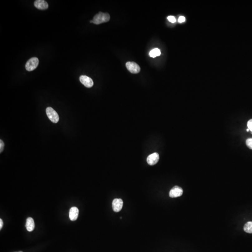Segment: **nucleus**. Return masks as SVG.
<instances>
[{
  "label": "nucleus",
  "instance_id": "17",
  "mask_svg": "<svg viewBox=\"0 0 252 252\" xmlns=\"http://www.w3.org/2000/svg\"><path fill=\"white\" fill-rule=\"evenodd\" d=\"M247 126H248V128L252 132V119L249 121Z\"/></svg>",
  "mask_w": 252,
  "mask_h": 252
},
{
  "label": "nucleus",
  "instance_id": "21",
  "mask_svg": "<svg viewBox=\"0 0 252 252\" xmlns=\"http://www.w3.org/2000/svg\"><path fill=\"white\" fill-rule=\"evenodd\" d=\"M22 252V251H20V252Z\"/></svg>",
  "mask_w": 252,
  "mask_h": 252
},
{
  "label": "nucleus",
  "instance_id": "4",
  "mask_svg": "<svg viewBox=\"0 0 252 252\" xmlns=\"http://www.w3.org/2000/svg\"><path fill=\"white\" fill-rule=\"evenodd\" d=\"M183 193V190L182 188L178 186H175L170 190L169 196L171 198H177L182 196Z\"/></svg>",
  "mask_w": 252,
  "mask_h": 252
},
{
  "label": "nucleus",
  "instance_id": "1",
  "mask_svg": "<svg viewBox=\"0 0 252 252\" xmlns=\"http://www.w3.org/2000/svg\"><path fill=\"white\" fill-rule=\"evenodd\" d=\"M110 17L108 13L99 12L95 15L92 20V23L95 24H100L104 22H107L110 20Z\"/></svg>",
  "mask_w": 252,
  "mask_h": 252
},
{
  "label": "nucleus",
  "instance_id": "14",
  "mask_svg": "<svg viewBox=\"0 0 252 252\" xmlns=\"http://www.w3.org/2000/svg\"><path fill=\"white\" fill-rule=\"evenodd\" d=\"M246 144L249 149L252 150V138L248 139L246 140Z\"/></svg>",
  "mask_w": 252,
  "mask_h": 252
},
{
  "label": "nucleus",
  "instance_id": "10",
  "mask_svg": "<svg viewBox=\"0 0 252 252\" xmlns=\"http://www.w3.org/2000/svg\"><path fill=\"white\" fill-rule=\"evenodd\" d=\"M79 213V210L78 208L76 207H72L69 211V218L71 220L75 221L77 220Z\"/></svg>",
  "mask_w": 252,
  "mask_h": 252
},
{
  "label": "nucleus",
  "instance_id": "18",
  "mask_svg": "<svg viewBox=\"0 0 252 252\" xmlns=\"http://www.w3.org/2000/svg\"><path fill=\"white\" fill-rule=\"evenodd\" d=\"M185 20V17H183V16H181V17H179V18H178V22H180V23L184 22Z\"/></svg>",
  "mask_w": 252,
  "mask_h": 252
},
{
  "label": "nucleus",
  "instance_id": "3",
  "mask_svg": "<svg viewBox=\"0 0 252 252\" xmlns=\"http://www.w3.org/2000/svg\"><path fill=\"white\" fill-rule=\"evenodd\" d=\"M39 64V60L37 57H32L29 59L25 65L26 70L32 71L35 69Z\"/></svg>",
  "mask_w": 252,
  "mask_h": 252
},
{
  "label": "nucleus",
  "instance_id": "13",
  "mask_svg": "<svg viewBox=\"0 0 252 252\" xmlns=\"http://www.w3.org/2000/svg\"><path fill=\"white\" fill-rule=\"evenodd\" d=\"M160 55H161V52L158 48H156V49L151 50L150 52V57H153V58L159 56Z\"/></svg>",
  "mask_w": 252,
  "mask_h": 252
},
{
  "label": "nucleus",
  "instance_id": "2",
  "mask_svg": "<svg viewBox=\"0 0 252 252\" xmlns=\"http://www.w3.org/2000/svg\"><path fill=\"white\" fill-rule=\"evenodd\" d=\"M46 113L48 118L53 123H57L59 121V116L52 107H48L46 109Z\"/></svg>",
  "mask_w": 252,
  "mask_h": 252
},
{
  "label": "nucleus",
  "instance_id": "9",
  "mask_svg": "<svg viewBox=\"0 0 252 252\" xmlns=\"http://www.w3.org/2000/svg\"><path fill=\"white\" fill-rule=\"evenodd\" d=\"M34 6L40 10H45L48 8V3L44 0H37L34 2Z\"/></svg>",
  "mask_w": 252,
  "mask_h": 252
},
{
  "label": "nucleus",
  "instance_id": "20",
  "mask_svg": "<svg viewBox=\"0 0 252 252\" xmlns=\"http://www.w3.org/2000/svg\"><path fill=\"white\" fill-rule=\"evenodd\" d=\"M249 131H250V129H249V128H248V129H247V132H249Z\"/></svg>",
  "mask_w": 252,
  "mask_h": 252
},
{
  "label": "nucleus",
  "instance_id": "11",
  "mask_svg": "<svg viewBox=\"0 0 252 252\" xmlns=\"http://www.w3.org/2000/svg\"><path fill=\"white\" fill-rule=\"evenodd\" d=\"M26 227L27 231L32 232L35 228V222L33 219L31 217L27 218L26 220Z\"/></svg>",
  "mask_w": 252,
  "mask_h": 252
},
{
  "label": "nucleus",
  "instance_id": "19",
  "mask_svg": "<svg viewBox=\"0 0 252 252\" xmlns=\"http://www.w3.org/2000/svg\"><path fill=\"white\" fill-rule=\"evenodd\" d=\"M3 221L2 219H0V229H2V227L3 226Z\"/></svg>",
  "mask_w": 252,
  "mask_h": 252
},
{
  "label": "nucleus",
  "instance_id": "7",
  "mask_svg": "<svg viewBox=\"0 0 252 252\" xmlns=\"http://www.w3.org/2000/svg\"><path fill=\"white\" fill-rule=\"evenodd\" d=\"M159 160V154L157 153H154L148 156L147 158V162L150 166H154L158 163Z\"/></svg>",
  "mask_w": 252,
  "mask_h": 252
},
{
  "label": "nucleus",
  "instance_id": "5",
  "mask_svg": "<svg viewBox=\"0 0 252 252\" xmlns=\"http://www.w3.org/2000/svg\"><path fill=\"white\" fill-rule=\"evenodd\" d=\"M126 66L127 70L132 73H139L140 71L141 68L138 65L134 62H127Z\"/></svg>",
  "mask_w": 252,
  "mask_h": 252
},
{
  "label": "nucleus",
  "instance_id": "6",
  "mask_svg": "<svg viewBox=\"0 0 252 252\" xmlns=\"http://www.w3.org/2000/svg\"><path fill=\"white\" fill-rule=\"evenodd\" d=\"M123 202L121 199H115L112 203L113 210L116 212H119L123 207Z\"/></svg>",
  "mask_w": 252,
  "mask_h": 252
},
{
  "label": "nucleus",
  "instance_id": "15",
  "mask_svg": "<svg viewBox=\"0 0 252 252\" xmlns=\"http://www.w3.org/2000/svg\"><path fill=\"white\" fill-rule=\"evenodd\" d=\"M168 19L170 22H172V23H174L176 22V19H175V18L173 16H169V17H168Z\"/></svg>",
  "mask_w": 252,
  "mask_h": 252
},
{
  "label": "nucleus",
  "instance_id": "12",
  "mask_svg": "<svg viewBox=\"0 0 252 252\" xmlns=\"http://www.w3.org/2000/svg\"><path fill=\"white\" fill-rule=\"evenodd\" d=\"M244 230L246 233L252 234V222H248L245 225Z\"/></svg>",
  "mask_w": 252,
  "mask_h": 252
},
{
  "label": "nucleus",
  "instance_id": "16",
  "mask_svg": "<svg viewBox=\"0 0 252 252\" xmlns=\"http://www.w3.org/2000/svg\"><path fill=\"white\" fill-rule=\"evenodd\" d=\"M4 147V143L3 141L1 140H0V153H2L3 151Z\"/></svg>",
  "mask_w": 252,
  "mask_h": 252
},
{
  "label": "nucleus",
  "instance_id": "8",
  "mask_svg": "<svg viewBox=\"0 0 252 252\" xmlns=\"http://www.w3.org/2000/svg\"><path fill=\"white\" fill-rule=\"evenodd\" d=\"M80 82L85 86L91 88L93 86V82L92 79L86 75H82L80 78Z\"/></svg>",
  "mask_w": 252,
  "mask_h": 252
}]
</instances>
